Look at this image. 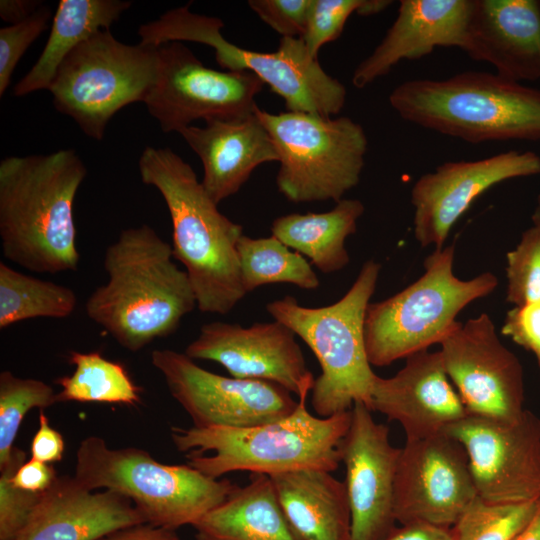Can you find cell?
<instances>
[{
  "mask_svg": "<svg viewBox=\"0 0 540 540\" xmlns=\"http://www.w3.org/2000/svg\"><path fill=\"white\" fill-rule=\"evenodd\" d=\"M389 103L405 121L473 144L540 140V90L496 73L408 80Z\"/></svg>",
  "mask_w": 540,
  "mask_h": 540,
  "instance_id": "cell-5",
  "label": "cell"
},
{
  "mask_svg": "<svg viewBox=\"0 0 540 540\" xmlns=\"http://www.w3.org/2000/svg\"><path fill=\"white\" fill-rule=\"evenodd\" d=\"M138 168L142 182L155 187L166 203L173 256L185 267L197 308L230 312L246 295L237 251L242 226L218 210L191 165L170 148L146 147Z\"/></svg>",
  "mask_w": 540,
  "mask_h": 540,
  "instance_id": "cell-3",
  "label": "cell"
},
{
  "mask_svg": "<svg viewBox=\"0 0 540 540\" xmlns=\"http://www.w3.org/2000/svg\"><path fill=\"white\" fill-rule=\"evenodd\" d=\"M455 246L435 249L423 263L424 273L405 289L369 303L364 322L367 358L384 367L440 344L468 304L486 297L498 278L483 272L471 279L453 273Z\"/></svg>",
  "mask_w": 540,
  "mask_h": 540,
  "instance_id": "cell-9",
  "label": "cell"
},
{
  "mask_svg": "<svg viewBox=\"0 0 540 540\" xmlns=\"http://www.w3.org/2000/svg\"><path fill=\"white\" fill-rule=\"evenodd\" d=\"M311 0H249L250 9L282 37L302 38Z\"/></svg>",
  "mask_w": 540,
  "mask_h": 540,
  "instance_id": "cell-38",
  "label": "cell"
},
{
  "mask_svg": "<svg viewBox=\"0 0 540 540\" xmlns=\"http://www.w3.org/2000/svg\"><path fill=\"white\" fill-rule=\"evenodd\" d=\"M402 426L406 440L443 433L469 413L451 383L439 351H419L406 358L392 377L376 375L369 404Z\"/></svg>",
  "mask_w": 540,
  "mask_h": 540,
  "instance_id": "cell-20",
  "label": "cell"
},
{
  "mask_svg": "<svg viewBox=\"0 0 540 540\" xmlns=\"http://www.w3.org/2000/svg\"><path fill=\"white\" fill-rule=\"evenodd\" d=\"M159 55L158 79L144 104L164 133L199 119L245 117L257 107L264 83L253 73L206 67L182 42L159 46Z\"/></svg>",
  "mask_w": 540,
  "mask_h": 540,
  "instance_id": "cell-12",
  "label": "cell"
},
{
  "mask_svg": "<svg viewBox=\"0 0 540 540\" xmlns=\"http://www.w3.org/2000/svg\"><path fill=\"white\" fill-rule=\"evenodd\" d=\"M443 433L464 447L484 501L516 504L540 497V418L530 410L513 418L468 414Z\"/></svg>",
  "mask_w": 540,
  "mask_h": 540,
  "instance_id": "cell-13",
  "label": "cell"
},
{
  "mask_svg": "<svg viewBox=\"0 0 540 540\" xmlns=\"http://www.w3.org/2000/svg\"><path fill=\"white\" fill-rule=\"evenodd\" d=\"M151 361L197 428L257 426L282 419L297 406L292 393L276 383L218 375L185 353L156 349Z\"/></svg>",
  "mask_w": 540,
  "mask_h": 540,
  "instance_id": "cell-14",
  "label": "cell"
},
{
  "mask_svg": "<svg viewBox=\"0 0 540 540\" xmlns=\"http://www.w3.org/2000/svg\"><path fill=\"white\" fill-rule=\"evenodd\" d=\"M384 540H454L453 529L426 523L396 527Z\"/></svg>",
  "mask_w": 540,
  "mask_h": 540,
  "instance_id": "cell-42",
  "label": "cell"
},
{
  "mask_svg": "<svg viewBox=\"0 0 540 540\" xmlns=\"http://www.w3.org/2000/svg\"><path fill=\"white\" fill-rule=\"evenodd\" d=\"M52 17L44 4L28 19L0 29V96L6 92L15 67L26 50L48 27Z\"/></svg>",
  "mask_w": 540,
  "mask_h": 540,
  "instance_id": "cell-37",
  "label": "cell"
},
{
  "mask_svg": "<svg viewBox=\"0 0 540 540\" xmlns=\"http://www.w3.org/2000/svg\"><path fill=\"white\" fill-rule=\"evenodd\" d=\"M77 303V295L70 287L0 262V329L28 319L69 317Z\"/></svg>",
  "mask_w": 540,
  "mask_h": 540,
  "instance_id": "cell-29",
  "label": "cell"
},
{
  "mask_svg": "<svg viewBox=\"0 0 540 540\" xmlns=\"http://www.w3.org/2000/svg\"><path fill=\"white\" fill-rule=\"evenodd\" d=\"M537 500L496 504L477 496L452 527L454 540H513L534 516Z\"/></svg>",
  "mask_w": 540,
  "mask_h": 540,
  "instance_id": "cell-33",
  "label": "cell"
},
{
  "mask_svg": "<svg viewBox=\"0 0 540 540\" xmlns=\"http://www.w3.org/2000/svg\"><path fill=\"white\" fill-rule=\"evenodd\" d=\"M104 269L108 279L90 294L85 312L131 352L174 333L197 307L171 244L149 225L123 229L105 251Z\"/></svg>",
  "mask_w": 540,
  "mask_h": 540,
  "instance_id": "cell-1",
  "label": "cell"
},
{
  "mask_svg": "<svg viewBox=\"0 0 540 540\" xmlns=\"http://www.w3.org/2000/svg\"><path fill=\"white\" fill-rule=\"evenodd\" d=\"M205 123L187 126L179 134L200 158L201 183L216 204L237 193L258 166L278 162L275 145L255 112Z\"/></svg>",
  "mask_w": 540,
  "mask_h": 540,
  "instance_id": "cell-24",
  "label": "cell"
},
{
  "mask_svg": "<svg viewBox=\"0 0 540 540\" xmlns=\"http://www.w3.org/2000/svg\"><path fill=\"white\" fill-rule=\"evenodd\" d=\"M87 169L73 149L0 162L2 254L37 273L76 271L73 204Z\"/></svg>",
  "mask_w": 540,
  "mask_h": 540,
  "instance_id": "cell-2",
  "label": "cell"
},
{
  "mask_svg": "<svg viewBox=\"0 0 540 540\" xmlns=\"http://www.w3.org/2000/svg\"><path fill=\"white\" fill-rule=\"evenodd\" d=\"M237 251L246 294L273 283H290L307 290L316 289L320 284L302 254L291 252L273 235L263 238L242 235Z\"/></svg>",
  "mask_w": 540,
  "mask_h": 540,
  "instance_id": "cell-31",
  "label": "cell"
},
{
  "mask_svg": "<svg viewBox=\"0 0 540 540\" xmlns=\"http://www.w3.org/2000/svg\"><path fill=\"white\" fill-rule=\"evenodd\" d=\"M57 476L52 464L31 458L16 470L11 477V483L28 492L42 493L52 485Z\"/></svg>",
  "mask_w": 540,
  "mask_h": 540,
  "instance_id": "cell-41",
  "label": "cell"
},
{
  "mask_svg": "<svg viewBox=\"0 0 540 540\" xmlns=\"http://www.w3.org/2000/svg\"><path fill=\"white\" fill-rule=\"evenodd\" d=\"M64 452L62 435L50 426L43 410L39 413V428L31 442V458L52 464L61 461Z\"/></svg>",
  "mask_w": 540,
  "mask_h": 540,
  "instance_id": "cell-40",
  "label": "cell"
},
{
  "mask_svg": "<svg viewBox=\"0 0 540 540\" xmlns=\"http://www.w3.org/2000/svg\"><path fill=\"white\" fill-rule=\"evenodd\" d=\"M74 371L56 380L61 386L59 402H99L135 406L140 402V388L119 362L105 358L101 352L70 351Z\"/></svg>",
  "mask_w": 540,
  "mask_h": 540,
  "instance_id": "cell-30",
  "label": "cell"
},
{
  "mask_svg": "<svg viewBox=\"0 0 540 540\" xmlns=\"http://www.w3.org/2000/svg\"><path fill=\"white\" fill-rule=\"evenodd\" d=\"M192 527L195 540H298L264 474H250L246 485H234L227 498Z\"/></svg>",
  "mask_w": 540,
  "mask_h": 540,
  "instance_id": "cell-26",
  "label": "cell"
},
{
  "mask_svg": "<svg viewBox=\"0 0 540 540\" xmlns=\"http://www.w3.org/2000/svg\"><path fill=\"white\" fill-rule=\"evenodd\" d=\"M310 391L304 389L294 411L282 419L244 428L172 427V441L179 451H190L188 465L216 479L235 471L268 476L298 469L335 471L352 413L311 414Z\"/></svg>",
  "mask_w": 540,
  "mask_h": 540,
  "instance_id": "cell-4",
  "label": "cell"
},
{
  "mask_svg": "<svg viewBox=\"0 0 540 540\" xmlns=\"http://www.w3.org/2000/svg\"><path fill=\"white\" fill-rule=\"evenodd\" d=\"M74 477L90 490H111L129 498L146 523L171 530L196 524L235 485L187 463H161L139 448L112 449L98 436L81 441Z\"/></svg>",
  "mask_w": 540,
  "mask_h": 540,
  "instance_id": "cell-8",
  "label": "cell"
},
{
  "mask_svg": "<svg viewBox=\"0 0 540 540\" xmlns=\"http://www.w3.org/2000/svg\"><path fill=\"white\" fill-rule=\"evenodd\" d=\"M513 540H540V497L534 516Z\"/></svg>",
  "mask_w": 540,
  "mask_h": 540,
  "instance_id": "cell-45",
  "label": "cell"
},
{
  "mask_svg": "<svg viewBox=\"0 0 540 540\" xmlns=\"http://www.w3.org/2000/svg\"><path fill=\"white\" fill-rule=\"evenodd\" d=\"M537 362H538V366H539V371H540V360H539V361H537Z\"/></svg>",
  "mask_w": 540,
  "mask_h": 540,
  "instance_id": "cell-47",
  "label": "cell"
},
{
  "mask_svg": "<svg viewBox=\"0 0 540 540\" xmlns=\"http://www.w3.org/2000/svg\"><path fill=\"white\" fill-rule=\"evenodd\" d=\"M506 301L514 306L540 301V228L525 230L507 253Z\"/></svg>",
  "mask_w": 540,
  "mask_h": 540,
  "instance_id": "cell-35",
  "label": "cell"
},
{
  "mask_svg": "<svg viewBox=\"0 0 540 540\" xmlns=\"http://www.w3.org/2000/svg\"><path fill=\"white\" fill-rule=\"evenodd\" d=\"M159 68V47L126 44L110 30H100L69 53L48 90L57 111L71 117L88 137L101 141L119 110L144 102Z\"/></svg>",
  "mask_w": 540,
  "mask_h": 540,
  "instance_id": "cell-11",
  "label": "cell"
},
{
  "mask_svg": "<svg viewBox=\"0 0 540 540\" xmlns=\"http://www.w3.org/2000/svg\"><path fill=\"white\" fill-rule=\"evenodd\" d=\"M282 514L298 540H351V510L344 481L321 469L269 476Z\"/></svg>",
  "mask_w": 540,
  "mask_h": 540,
  "instance_id": "cell-25",
  "label": "cell"
},
{
  "mask_svg": "<svg viewBox=\"0 0 540 540\" xmlns=\"http://www.w3.org/2000/svg\"><path fill=\"white\" fill-rule=\"evenodd\" d=\"M381 265L366 261L347 293L334 304L309 308L292 296L266 305L267 312L298 335L316 356L321 374L311 390L317 416L349 411L354 403L368 408L376 374L367 358L364 322Z\"/></svg>",
  "mask_w": 540,
  "mask_h": 540,
  "instance_id": "cell-6",
  "label": "cell"
},
{
  "mask_svg": "<svg viewBox=\"0 0 540 540\" xmlns=\"http://www.w3.org/2000/svg\"><path fill=\"white\" fill-rule=\"evenodd\" d=\"M445 371L471 415L513 418L524 411L523 369L487 313L457 321L440 342Z\"/></svg>",
  "mask_w": 540,
  "mask_h": 540,
  "instance_id": "cell-15",
  "label": "cell"
},
{
  "mask_svg": "<svg viewBox=\"0 0 540 540\" xmlns=\"http://www.w3.org/2000/svg\"><path fill=\"white\" fill-rule=\"evenodd\" d=\"M477 496L460 442L445 433L406 440L395 478L397 522L451 528Z\"/></svg>",
  "mask_w": 540,
  "mask_h": 540,
  "instance_id": "cell-16",
  "label": "cell"
},
{
  "mask_svg": "<svg viewBox=\"0 0 540 540\" xmlns=\"http://www.w3.org/2000/svg\"><path fill=\"white\" fill-rule=\"evenodd\" d=\"M132 5L125 0H61L42 53L14 86L15 96L49 89L57 69L80 43L100 30H109Z\"/></svg>",
  "mask_w": 540,
  "mask_h": 540,
  "instance_id": "cell-27",
  "label": "cell"
},
{
  "mask_svg": "<svg viewBox=\"0 0 540 540\" xmlns=\"http://www.w3.org/2000/svg\"><path fill=\"white\" fill-rule=\"evenodd\" d=\"M190 6L191 2L141 25L140 43L159 47L169 42L190 41L210 46L222 68L253 73L284 100L291 112L332 117L343 109L345 86L324 71L301 38L281 37L273 52L244 49L224 38L221 19L194 13Z\"/></svg>",
  "mask_w": 540,
  "mask_h": 540,
  "instance_id": "cell-7",
  "label": "cell"
},
{
  "mask_svg": "<svg viewBox=\"0 0 540 540\" xmlns=\"http://www.w3.org/2000/svg\"><path fill=\"white\" fill-rule=\"evenodd\" d=\"M391 3L388 0H311L301 39L310 55L318 58L322 46L340 37L353 13L362 16L377 14Z\"/></svg>",
  "mask_w": 540,
  "mask_h": 540,
  "instance_id": "cell-34",
  "label": "cell"
},
{
  "mask_svg": "<svg viewBox=\"0 0 540 540\" xmlns=\"http://www.w3.org/2000/svg\"><path fill=\"white\" fill-rule=\"evenodd\" d=\"M146 523L132 501L111 490H90L74 476H57L41 493L14 540H97Z\"/></svg>",
  "mask_w": 540,
  "mask_h": 540,
  "instance_id": "cell-22",
  "label": "cell"
},
{
  "mask_svg": "<svg viewBox=\"0 0 540 540\" xmlns=\"http://www.w3.org/2000/svg\"><path fill=\"white\" fill-rule=\"evenodd\" d=\"M25 461L26 453L15 446L10 460L0 467V540L15 539L41 496L11 483V477Z\"/></svg>",
  "mask_w": 540,
  "mask_h": 540,
  "instance_id": "cell-36",
  "label": "cell"
},
{
  "mask_svg": "<svg viewBox=\"0 0 540 540\" xmlns=\"http://www.w3.org/2000/svg\"><path fill=\"white\" fill-rule=\"evenodd\" d=\"M501 333L540 360V301L514 306L505 316Z\"/></svg>",
  "mask_w": 540,
  "mask_h": 540,
  "instance_id": "cell-39",
  "label": "cell"
},
{
  "mask_svg": "<svg viewBox=\"0 0 540 540\" xmlns=\"http://www.w3.org/2000/svg\"><path fill=\"white\" fill-rule=\"evenodd\" d=\"M540 174V156L510 150L474 161H448L420 176L411 190L413 232L422 247L442 249L453 225L492 186Z\"/></svg>",
  "mask_w": 540,
  "mask_h": 540,
  "instance_id": "cell-17",
  "label": "cell"
},
{
  "mask_svg": "<svg viewBox=\"0 0 540 540\" xmlns=\"http://www.w3.org/2000/svg\"><path fill=\"white\" fill-rule=\"evenodd\" d=\"M97 540H180L176 530L141 523L112 531Z\"/></svg>",
  "mask_w": 540,
  "mask_h": 540,
  "instance_id": "cell-43",
  "label": "cell"
},
{
  "mask_svg": "<svg viewBox=\"0 0 540 540\" xmlns=\"http://www.w3.org/2000/svg\"><path fill=\"white\" fill-rule=\"evenodd\" d=\"M364 210L360 200L342 199L327 212L278 217L271 232L287 247L307 256L321 272L332 273L349 263L345 240L356 232Z\"/></svg>",
  "mask_w": 540,
  "mask_h": 540,
  "instance_id": "cell-28",
  "label": "cell"
},
{
  "mask_svg": "<svg viewBox=\"0 0 540 540\" xmlns=\"http://www.w3.org/2000/svg\"><path fill=\"white\" fill-rule=\"evenodd\" d=\"M462 50L508 80H539L540 1L473 0Z\"/></svg>",
  "mask_w": 540,
  "mask_h": 540,
  "instance_id": "cell-23",
  "label": "cell"
},
{
  "mask_svg": "<svg viewBox=\"0 0 540 540\" xmlns=\"http://www.w3.org/2000/svg\"><path fill=\"white\" fill-rule=\"evenodd\" d=\"M184 353L217 362L232 377L273 382L297 396L312 390L315 381L294 332L278 321L245 328L220 321L204 324Z\"/></svg>",
  "mask_w": 540,
  "mask_h": 540,
  "instance_id": "cell-19",
  "label": "cell"
},
{
  "mask_svg": "<svg viewBox=\"0 0 540 540\" xmlns=\"http://www.w3.org/2000/svg\"><path fill=\"white\" fill-rule=\"evenodd\" d=\"M42 3L39 0H1L0 17L10 25L16 24L32 16Z\"/></svg>",
  "mask_w": 540,
  "mask_h": 540,
  "instance_id": "cell-44",
  "label": "cell"
},
{
  "mask_svg": "<svg viewBox=\"0 0 540 540\" xmlns=\"http://www.w3.org/2000/svg\"><path fill=\"white\" fill-rule=\"evenodd\" d=\"M362 402L354 403L341 444L345 486L351 510V540H384L395 528L394 490L401 448L389 429Z\"/></svg>",
  "mask_w": 540,
  "mask_h": 540,
  "instance_id": "cell-18",
  "label": "cell"
},
{
  "mask_svg": "<svg viewBox=\"0 0 540 540\" xmlns=\"http://www.w3.org/2000/svg\"><path fill=\"white\" fill-rule=\"evenodd\" d=\"M254 112L275 145L276 185L289 201L338 202L359 183L368 147L359 123L346 116L271 113L258 106Z\"/></svg>",
  "mask_w": 540,
  "mask_h": 540,
  "instance_id": "cell-10",
  "label": "cell"
},
{
  "mask_svg": "<svg viewBox=\"0 0 540 540\" xmlns=\"http://www.w3.org/2000/svg\"><path fill=\"white\" fill-rule=\"evenodd\" d=\"M533 225L540 228V196L538 197L536 207L531 216Z\"/></svg>",
  "mask_w": 540,
  "mask_h": 540,
  "instance_id": "cell-46",
  "label": "cell"
},
{
  "mask_svg": "<svg viewBox=\"0 0 540 540\" xmlns=\"http://www.w3.org/2000/svg\"><path fill=\"white\" fill-rule=\"evenodd\" d=\"M58 402V393L44 381L20 378L10 371L0 373V467L10 460L14 440L28 411L43 410Z\"/></svg>",
  "mask_w": 540,
  "mask_h": 540,
  "instance_id": "cell-32",
  "label": "cell"
},
{
  "mask_svg": "<svg viewBox=\"0 0 540 540\" xmlns=\"http://www.w3.org/2000/svg\"><path fill=\"white\" fill-rule=\"evenodd\" d=\"M473 0H401L396 19L352 75L362 89L400 61L417 60L436 47H464Z\"/></svg>",
  "mask_w": 540,
  "mask_h": 540,
  "instance_id": "cell-21",
  "label": "cell"
}]
</instances>
